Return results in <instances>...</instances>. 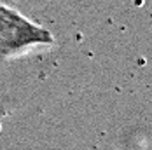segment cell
Returning a JSON list of instances; mask_svg holds the SVG:
<instances>
[{
  "label": "cell",
  "instance_id": "obj_1",
  "mask_svg": "<svg viewBox=\"0 0 152 150\" xmlns=\"http://www.w3.org/2000/svg\"><path fill=\"white\" fill-rule=\"evenodd\" d=\"M53 33L30 21L16 9L0 4V52L18 54L33 45H51Z\"/></svg>",
  "mask_w": 152,
  "mask_h": 150
}]
</instances>
